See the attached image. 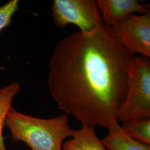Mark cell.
<instances>
[{"label":"cell","instance_id":"cell-1","mask_svg":"<svg viewBox=\"0 0 150 150\" xmlns=\"http://www.w3.org/2000/svg\"><path fill=\"white\" fill-rule=\"evenodd\" d=\"M134 55L104 25L90 33L77 31L61 40L49 62L47 83L66 115L92 127L121 132L118 122Z\"/></svg>","mask_w":150,"mask_h":150},{"label":"cell","instance_id":"cell-2","mask_svg":"<svg viewBox=\"0 0 150 150\" xmlns=\"http://www.w3.org/2000/svg\"><path fill=\"white\" fill-rule=\"evenodd\" d=\"M4 126L10 131L13 141H22L32 150H62L64 139L72 136L75 131L66 114L48 119L36 118L12 106Z\"/></svg>","mask_w":150,"mask_h":150},{"label":"cell","instance_id":"cell-3","mask_svg":"<svg viewBox=\"0 0 150 150\" xmlns=\"http://www.w3.org/2000/svg\"><path fill=\"white\" fill-rule=\"evenodd\" d=\"M142 117H150V60L144 56H134L118 122Z\"/></svg>","mask_w":150,"mask_h":150},{"label":"cell","instance_id":"cell-4","mask_svg":"<svg viewBox=\"0 0 150 150\" xmlns=\"http://www.w3.org/2000/svg\"><path fill=\"white\" fill-rule=\"evenodd\" d=\"M51 11L54 23L59 28L71 24L81 32L90 33L103 25L95 0H54Z\"/></svg>","mask_w":150,"mask_h":150},{"label":"cell","instance_id":"cell-5","mask_svg":"<svg viewBox=\"0 0 150 150\" xmlns=\"http://www.w3.org/2000/svg\"><path fill=\"white\" fill-rule=\"evenodd\" d=\"M111 28L124 48L134 55L150 57V12L125 16Z\"/></svg>","mask_w":150,"mask_h":150},{"label":"cell","instance_id":"cell-6","mask_svg":"<svg viewBox=\"0 0 150 150\" xmlns=\"http://www.w3.org/2000/svg\"><path fill=\"white\" fill-rule=\"evenodd\" d=\"M97 3L103 23L108 27L130 14L150 12L149 5H143L137 0H98Z\"/></svg>","mask_w":150,"mask_h":150},{"label":"cell","instance_id":"cell-7","mask_svg":"<svg viewBox=\"0 0 150 150\" xmlns=\"http://www.w3.org/2000/svg\"><path fill=\"white\" fill-rule=\"evenodd\" d=\"M62 150H107L97 136L95 128L82 125L74 131L72 139L64 142Z\"/></svg>","mask_w":150,"mask_h":150},{"label":"cell","instance_id":"cell-8","mask_svg":"<svg viewBox=\"0 0 150 150\" xmlns=\"http://www.w3.org/2000/svg\"><path fill=\"white\" fill-rule=\"evenodd\" d=\"M107 150H150V145L134 139L121 132L108 134L101 140Z\"/></svg>","mask_w":150,"mask_h":150},{"label":"cell","instance_id":"cell-9","mask_svg":"<svg viewBox=\"0 0 150 150\" xmlns=\"http://www.w3.org/2000/svg\"><path fill=\"white\" fill-rule=\"evenodd\" d=\"M121 128L129 137L150 145V117L130 119L122 122Z\"/></svg>","mask_w":150,"mask_h":150},{"label":"cell","instance_id":"cell-10","mask_svg":"<svg viewBox=\"0 0 150 150\" xmlns=\"http://www.w3.org/2000/svg\"><path fill=\"white\" fill-rule=\"evenodd\" d=\"M20 85L17 82L0 88V150H7L2 135V129L6 115L14 98L20 91Z\"/></svg>","mask_w":150,"mask_h":150},{"label":"cell","instance_id":"cell-11","mask_svg":"<svg viewBox=\"0 0 150 150\" xmlns=\"http://www.w3.org/2000/svg\"><path fill=\"white\" fill-rule=\"evenodd\" d=\"M18 8V0H10L0 6V32L10 25L12 17Z\"/></svg>","mask_w":150,"mask_h":150}]
</instances>
